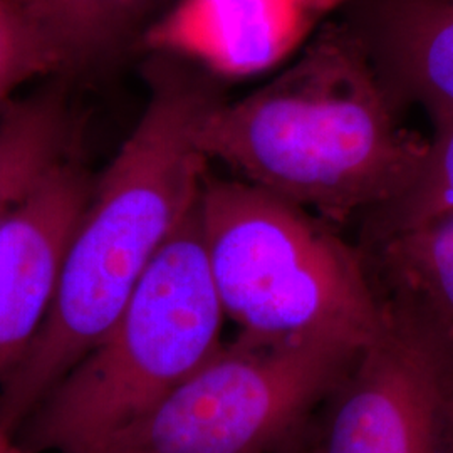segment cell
<instances>
[{
  "label": "cell",
  "mask_w": 453,
  "mask_h": 453,
  "mask_svg": "<svg viewBox=\"0 0 453 453\" xmlns=\"http://www.w3.org/2000/svg\"><path fill=\"white\" fill-rule=\"evenodd\" d=\"M65 52L82 61L125 41L108 0H11Z\"/></svg>",
  "instance_id": "7c38bea8"
},
{
  "label": "cell",
  "mask_w": 453,
  "mask_h": 453,
  "mask_svg": "<svg viewBox=\"0 0 453 453\" xmlns=\"http://www.w3.org/2000/svg\"><path fill=\"white\" fill-rule=\"evenodd\" d=\"M383 323L326 400L312 453H452V353Z\"/></svg>",
  "instance_id": "8992f818"
},
{
  "label": "cell",
  "mask_w": 453,
  "mask_h": 453,
  "mask_svg": "<svg viewBox=\"0 0 453 453\" xmlns=\"http://www.w3.org/2000/svg\"><path fill=\"white\" fill-rule=\"evenodd\" d=\"M65 133V110L54 96L17 103L0 116V222L63 162Z\"/></svg>",
  "instance_id": "30bf717a"
},
{
  "label": "cell",
  "mask_w": 453,
  "mask_h": 453,
  "mask_svg": "<svg viewBox=\"0 0 453 453\" xmlns=\"http://www.w3.org/2000/svg\"><path fill=\"white\" fill-rule=\"evenodd\" d=\"M91 194L81 172L61 162L0 222V381L48 318Z\"/></svg>",
  "instance_id": "52a82bcc"
},
{
  "label": "cell",
  "mask_w": 453,
  "mask_h": 453,
  "mask_svg": "<svg viewBox=\"0 0 453 453\" xmlns=\"http://www.w3.org/2000/svg\"><path fill=\"white\" fill-rule=\"evenodd\" d=\"M200 196L146 267L113 327L16 434L27 453H74L127 426L222 346Z\"/></svg>",
  "instance_id": "3957f363"
},
{
  "label": "cell",
  "mask_w": 453,
  "mask_h": 453,
  "mask_svg": "<svg viewBox=\"0 0 453 453\" xmlns=\"http://www.w3.org/2000/svg\"><path fill=\"white\" fill-rule=\"evenodd\" d=\"M0 453H27L19 443L16 434L0 426Z\"/></svg>",
  "instance_id": "9a60e30c"
},
{
  "label": "cell",
  "mask_w": 453,
  "mask_h": 453,
  "mask_svg": "<svg viewBox=\"0 0 453 453\" xmlns=\"http://www.w3.org/2000/svg\"><path fill=\"white\" fill-rule=\"evenodd\" d=\"M402 111L338 16L267 84L211 110L196 143L237 179L338 226L415 177L428 140Z\"/></svg>",
  "instance_id": "7a4b0ae2"
},
{
  "label": "cell",
  "mask_w": 453,
  "mask_h": 453,
  "mask_svg": "<svg viewBox=\"0 0 453 453\" xmlns=\"http://www.w3.org/2000/svg\"><path fill=\"white\" fill-rule=\"evenodd\" d=\"M340 17L400 110L453 118V0H349Z\"/></svg>",
  "instance_id": "ba28073f"
},
{
  "label": "cell",
  "mask_w": 453,
  "mask_h": 453,
  "mask_svg": "<svg viewBox=\"0 0 453 453\" xmlns=\"http://www.w3.org/2000/svg\"><path fill=\"white\" fill-rule=\"evenodd\" d=\"M381 318L453 355V211L357 242Z\"/></svg>",
  "instance_id": "9c48e42d"
},
{
  "label": "cell",
  "mask_w": 453,
  "mask_h": 453,
  "mask_svg": "<svg viewBox=\"0 0 453 453\" xmlns=\"http://www.w3.org/2000/svg\"><path fill=\"white\" fill-rule=\"evenodd\" d=\"M200 217L213 282L239 336L366 348L385 323L357 243L242 180L207 173Z\"/></svg>",
  "instance_id": "277c9868"
},
{
  "label": "cell",
  "mask_w": 453,
  "mask_h": 453,
  "mask_svg": "<svg viewBox=\"0 0 453 453\" xmlns=\"http://www.w3.org/2000/svg\"><path fill=\"white\" fill-rule=\"evenodd\" d=\"M146 78L145 113L93 188L48 318L0 381V426L12 434L113 327L209 173L196 131L224 101L215 76L192 58L157 50Z\"/></svg>",
  "instance_id": "6da1fadb"
},
{
  "label": "cell",
  "mask_w": 453,
  "mask_h": 453,
  "mask_svg": "<svg viewBox=\"0 0 453 453\" xmlns=\"http://www.w3.org/2000/svg\"><path fill=\"white\" fill-rule=\"evenodd\" d=\"M172 2L175 4L177 0H108L114 19L127 39L140 29H143L145 35L146 31L172 7Z\"/></svg>",
  "instance_id": "5bb4252c"
},
{
  "label": "cell",
  "mask_w": 453,
  "mask_h": 453,
  "mask_svg": "<svg viewBox=\"0 0 453 453\" xmlns=\"http://www.w3.org/2000/svg\"><path fill=\"white\" fill-rule=\"evenodd\" d=\"M50 41L11 0H0V101L17 86L67 65Z\"/></svg>",
  "instance_id": "4fadbf2b"
},
{
  "label": "cell",
  "mask_w": 453,
  "mask_h": 453,
  "mask_svg": "<svg viewBox=\"0 0 453 453\" xmlns=\"http://www.w3.org/2000/svg\"><path fill=\"white\" fill-rule=\"evenodd\" d=\"M452 453H453V447H452Z\"/></svg>",
  "instance_id": "2e32d148"
},
{
  "label": "cell",
  "mask_w": 453,
  "mask_h": 453,
  "mask_svg": "<svg viewBox=\"0 0 453 453\" xmlns=\"http://www.w3.org/2000/svg\"><path fill=\"white\" fill-rule=\"evenodd\" d=\"M450 211H453V118L434 127L426 153L405 188L357 219V241L418 226Z\"/></svg>",
  "instance_id": "8fae6325"
},
{
  "label": "cell",
  "mask_w": 453,
  "mask_h": 453,
  "mask_svg": "<svg viewBox=\"0 0 453 453\" xmlns=\"http://www.w3.org/2000/svg\"><path fill=\"white\" fill-rule=\"evenodd\" d=\"M363 349L237 336L142 417L74 453L274 452L303 434Z\"/></svg>",
  "instance_id": "5b68a950"
}]
</instances>
